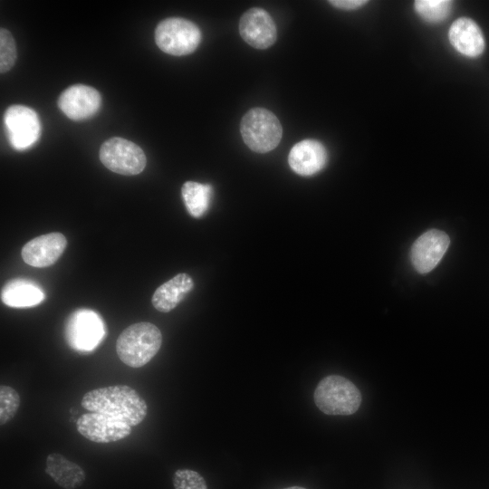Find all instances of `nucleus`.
<instances>
[{"label": "nucleus", "instance_id": "obj_19", "mask_svg": "<svg viewBox=\"0 0 489 489\" xmlns=\"http://www.w3.org/2000/svg\"><path fill=\"white\" fill-rule=\"evenodd\" d=\"M184 203L189 214L194 217H201L208 209L212 187L207 184L187 181L181 188Z\"/></svg>", "mask_w": 489, "mask_h": 489}, {"label": "nucleus", "instance_id": "obj_8", "mask_svg": "<svg viewBox=\"0 0 489 489\" xmlns=\"http://www.w3.org/2000/svg\"><path fill=\"white\" fill-rule=\"evenodd\" d=\"M65 334L72 348L89 351L102 340L105 327L101 318L95 312L81 309L68 318Z\"/></svg>", "mask_w": 489, "mask_h": 489}, {"label": "nucleus", "instance_id": "obj_3", "mask_svg": "<svg viewBox=\"0 0 489 489\" xmlns=\"http://www.w3.org/2000/svg\"><path fill=\"white\" fill-rule=\"evenodd\" d=\"M313 398L324 414L343 416L354 414L362 400L356 385L340 375L323 378L314 390Z\"/></svg>", "mask_w": 489, "mask_h": 489}, {"label": "nucleus", "instance_id": "obj_23", "mask_svg": "<svg viewBox=\"0 0 489 489\" xmlns=\"http://www.w3.org/2000/svg\"><path fill=\"white\" fill-rule=\"evenodd\" d=\"M175 489H207L204 477L191 469H178L173 475Z\"/></svg>", "mask_w": 489, "mask_h": 489}, {"label": "nucleus", "instance_id": "obj_7", "mask_svg": "<svg viewBox=\"0 0 489 489\" xmlns=\"http://www.w3.org/2000/svg\"><path fill=\"white\" fill-rule=\"evenodd\" d=\"M4 123L11 146L24 150L34 145L41 136V122L37 113L23 105L10 106L5 112Z\"/></svg>", "mask_w": 489, "mask_h": 489}, {"label": "nucleus", "instance_id": "obj_12", "mask_svg": "<svg viewBox=\"0 0 489 489\" xmlns=\"http://www.w3.org/2000/svg\"><path fill=\"white\" fill-rule=\"evenodd\" d=\"M100 92L88 85L75 84L64 90L59 99L60 110L72 120H82L94 115L100 109Z\"/></svg>", "mask_w": 489, "mask_h": 489}, {"label": "nucleus", "instance_id": "obj_25", "mask_svg": "<svg viewBox=\"0 0 489 489\" xmlns=\"http://www.w3.org/2000/svg\"><path fill=\"white\" fill-rule=\"evenodd\" d=\"M283 489H306V488L302 487V486H290V487H286Z\"/></svg>", "mask_w": 489, "mask_h": 489}, {"label": "nucleus", "instance_id": "obj_4", "mask_svg": "<svg viewBox=\"0 0 489 489\" xmlns=\"http://www.w3.org/2000/svg\"><path fill=\"white\" fill-rule=\"evenodd\" d=\"M240 131L246 146L257 153H266L275 149L283 135L278 118L264 108L248 110L241 120Z\"/></svg>", "mask_w": 489, "mask_h": 489}, {"label": "nucleus", "instance_id": "obj_17", "mask_svg": "<svg viewBox=\"0 0 489 489\" xmlns=\"http://www.w3.org/2000/svg\"><path fill=\"white\" fill-rule=\"evenodd\" d=\"M45 472L64 489H76L85 481L83 469L76 463L68 460L59 453L47 455Z\"/></svg>", "mask_w": 489, "mask_h": 489}, {"label": "nucleus", "instance_id": "obj_6", "mask_svg": "<svg viewBox=\"0 0 489 489\" xmlns=\"http://www.w3.org/2000/svg\"><path fill=\"white\" fill-rule=\"evenodd\" d=\"M100 160L110 171L133 176L143 171L147 164L144 151L134 142L114 137L100 149Z\"/></svg>", "mask_w": 489, "mask_h": 489}, {"label": "nucleus", "instance_id": "obj_18", "mask_svg": "<svg viewBox=\"0 0 489 489\" xmlns=\"http://www.w3.org/2000/svg\"><path fill=\"white\" fill-rule=\"evenodd\" d=\"M44 299L42 289L34 282L16 279L7 283L1 292L2 302L11 307L34 306Z\"/></svg>", "mask_w": 489, "mask_h": 489}, {"label": "nucleus", "instance_id": "obj_5", "mask_svg": "<svg viewBox=\"0 0 489 489\" xmlns=\"http://www.w3.org/2000/svg\"><path fill=\"white\" fill-rule=\"evenodd\" d=\"M155 42L164 53L181 56L193 53L201 42V32L193 22L181 17L161 21L155 30Z\"/></svg>", "mask_w": 489, "mask_h": 489}, {"label": "nucleus", "instance_id": "obj_13", "mask_svg": "<svg viewBox=\"0 0 489 489\" xmlns=\"http://www.w3.org/2000/svg\"><path fill=\"white\" fill-rule=\"evenodd\" d=\"M67 245L61 233H49L27 242L22 248V258L34 267H47L53 264L62 254Z\"/></svg>", "mask_w": 489, "mask_h": 489}, {"label": "nucleus", "instance_id": "obj_21", "mask_svg": "<svg viewBox=\"0 0 489 489\" xmlns=\"http://www.w3.org/2000/svg\"><path fill=\"white\" fill-rule=\"evenodd\" d=\"M20 406V396L12 387H0V425L4 426L16 415Z\"/></svg>", "mask_w": 489, "mask_h": 489}, {"label": "nucleus", "instance_id": "obj_1", "mask_svg": "<svg viewBox=\"0 0 489 489\" xmlns=\"http://www.w3.org/2000/svg\"><path fill=\"white\" fill-rule=\"evenodd\" d=\"M82 406L90 412L101 413L130 427L141 423L147 416L146 401L127 385H113L85 393Z\"/></svg>", "mask_w": 489, "mask_h": 489}, {"label": "nucleus", "instance_id": "obj_14", "mask_svg": "<svg viewBox=\"0 0 489 489\" xmlns=\"http://www.w3.org/2000/svg\"><path fill=\"white\" fill-rule=\"evenodd\" d=\"M325 147L318 140L304 139L290 150L288 163L298 175L308 177L320 172L327 164Z\"/></svg>", "mask_w": 489, "mask_h": 489}, {"label": "nucleus", "instance_id": "obj_15", "mask_svg": "<svg viewBox=\"0 0 489 489\" xmlns=\"http://www.w3.org/2000/svg\"><path fill=\"white\" fill-rule=\"evenodd\" d=\"M448 38L458 53L470 58L480 56L485 49V40L481 28L468 17H460L451 24Z\"/></svg>", "mask_w": 489, "mask_h": 489}, {"label": "nucleus", "instance_id": "obj_2", "mask_svg": "<svg viewBox=\"0 0 489 489\" xmlns=\"http://www.w3.org/2000/svg\"><path fill=\"white\" fill-rule=\"evenodd\" d=\"M162 344L159 329L150 322H137L127 327L118 337L116 351L129 367L138 369L149 363Z\"/></svg>", "mask_w": 489, "mask_h": 489}, {"label": "nucleus", "instance_id": "obj_10", "mask_svg": "<svg viewBox=\"0 0 489 489\" xmlns=\"http://www.w3.org/2000/svg\"><path fill=\"white\" fill-rule=\"evenodd\" d=\"M450 239L443 231L431 229L421 235L413 244L410 259L420 273L432 271L449 247Z\"/></svg>", "mask_w": 489, "mask_h": 489}, {"label": "nucleus", "instance_id": "obj_20", "mask_svg": "<svg viewBox=\"0 0 489 489\" xmlns=\"http://www.w3.org/2000/svg\"><path fill=\"white\" fill-rule=\"evenodd\" d=\"M452 1L448 0H417L415 1L416 12L428 23H439L445 20L452 9Z\"/></svg>", "mask_w": 489, "mask_h": 489}, {"label": "nucleus", "instance_id": "obj_11", "mask_svg": "<svg viewBox=\"0 0 489 489\" xmlns=\"http://www.w3.org/2000/svg\"><path fill=\"white\" fill-rule=\"evenodd\" d=\"M239 33L245 43L256 49H266L277 38V29L272 16L264 9L254 7L239 21Z\"/></svg>", "mask_w": 489, "mask_h": 489}, {"label": "nucleus", "instance_id": "obj_22", "mask_svg": "<svg viewBox=\"0 0 489 489\" xmlns=\"http://www.w3.org/2000/svg\"><path fill=\"white\" fill-rule=\"evenodd\" d=\"M16 45L11 33L5 29H0V72H8L16 61Z\"/></svg>", "mask_w": 489, "mask_h": 489}, {"label": "nucleus", "instance_id": "obj_16", "mask_svg": "<svg viewBox=\"0 0 489 489\" xmlns=\"http://www.w3.org/2000/svg\"><path fill=\"white\" fill-rule=\"evenodd\" d=\"M193 287V279L187 273H177L155 291L151 302L157 311L168 312L180 303Z\"/></svg>", "mask_w": 489, "mask_h": 489}, {"label": "nucleus", "instance_id": "obj_24", "mask_svg": "<svg viewBox=\"0 0 489 489\" xmlns=\"http://www.w3.org/2000/svg\"><path fill=\"white\" fill-rule=\"evenodd\" d=\"M331 5L343 10H354L367 4L366 0H331Z\"/></svg>", "mask_w": 489, "mask_h": 489}, {"label": "nucleus", "instance_id": "obj_9", "mask_svg": "<svg viewBox=\"0 0 489 489\" xmlns=\"http://www.w3.org/2000/svg\"><path fill=\"white\" fill-rule=\"evenodd\" d=\"M76 427L82 436L95 443L119 441L131 433L129 425L96 412L82 415L76 421Z\"/></svg>", "mask_w": 489, "mask_h": 489}]
</instances>
